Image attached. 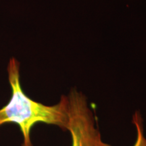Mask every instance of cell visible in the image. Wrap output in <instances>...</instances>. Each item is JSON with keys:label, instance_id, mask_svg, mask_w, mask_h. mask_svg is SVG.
Instances as JSON below:
<instances>
[{"label": "cell", "instance_id": "obj_1", "mask_svg": "<svg viewBox=\"0 0 146 146\" xmlns=\"http://www.w3.org/2000/svg\"><path fill=\"white\" fill-rule=\"evenodd\" d=\"M8 81L12 89L8 103L0 109V126L8 123L18 125L23 137L22 146H33L32 128L38 123L57 126L66 131L68 124V98L62 96L58 104L45 105L31 99L25 94L20 81V63L11 58L8 67Z\"/></svg>", "mask_w": 146, "mask_h": 146}, {"label": "cell", "instance_id": "obj_2", "mask_svg": "<svg viewBox=\"0 0 146 146\" xmlns=\"http://www.w3.org/2000/svg\"><path fill=\"white\" fill-rule=\"evenodd\" d=\"M68 124L71 146H111L102 139L96 118L83 93L71 89L68 96Z\"/></svg>", "mask_w": 146, "mask_h": 146}, {"label": "cell", "instance_id": "obj_3", "mask_svg": "<svg viewBox=\"0 0 146 146\" xmlns=\"http://www.w3.org/2000/svg\"><path fill=\"white\" fill-rule=\"evenodd\" d=\"M132 123L136 131V139L133 146H146V137L144 131L143 120L139 111H136L133 114Z\"/></svg>", "mask_w": 146, "mask_h": 146}]
</instances>
